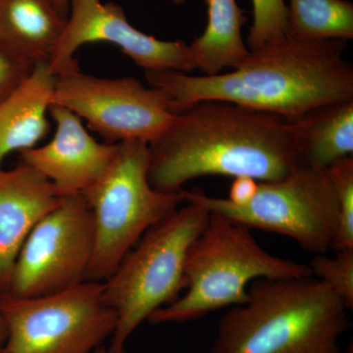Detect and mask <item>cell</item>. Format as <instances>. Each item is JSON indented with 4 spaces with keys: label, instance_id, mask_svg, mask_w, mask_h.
<instances>
[{
    "label": "cell",
    "instance_id": "7402d4cb",
    "mask_svg": "<svg viewBox=\"0 0 353 353\" xmlns=\"http://www.w3.org/2000/svg\"><path fill=\"white\" fill-rule=\"evenodd\" d=\"M34 66L31 61L0 43V103L24 82Z\"/></svg>",
    "mask_w": 353,
    "mask_h": 353
},
{
    "label": "cell",
    "instance_id": "5bb4252c",
    "mask_svg": "<svg viewBox=\"0 0 353 353\" xmlns=\"http://www.w3.org/2000/svg\"><path fill=\"white\" fill-rule=\"evenodd\" d=\"M57 75L48 62L34 64L31 74L0 103V169L9 153L38 146L48 136Z\"/></svg>",
    "mask_w": 353,
    "mask_h": 353
},
{
    "label": "cell",
    "instance_id": "83f0119b",
    "mask_svg": "<svg viewBox=\"0 0 353 353\" xmlns=\"http://www.w3.org/2000/svg\"><path fill=\"white\" fill-rule=\"evenodd\" d=\"M343 353H353L352 352V345H350V347H347V352H343Z\"/></svg>",
    "mask_w": 353,
    "mask_h": 353
},
{
    "label": "cell",
    "instance_id": "e0dca14e",
    "mask_svg": "<svg viewBox=\"0 0 353 353\" xmlns=\"http://www.w3.org/2000/svg\"><path fill=\"white\" fill-rule=\"evenodd\" d=\"M299 166L326 169L353 152V99L323 106L294 121Z\"/></svg>",
    "mask_w": 353,
    "mask_h": 353
},
{
    "label": "cell",
    "instance_id": "ba28073f",
    "mask_svg": "<svg viewBox=\"0 0 353 353\" xmlns=\"http://www.w3.org/2000/svg\"><path fill=\"white\" fill-rule=\"evenodd\" d=\"M104 283L85 281L39 297L4 292L7 338L0 353H92L117 326L116 311L103 299Z\"/></svg>",
    "mask_w": 353,
    "mask_h": 353
},
{
    "label": "cell",
    "instance_id": "ffe728a7",
    "mask_svg": "<svg viewBox=\"0 0 353 353\" xmlns=\"http://www.w3.org/2000/svg\"><path fill=\"white\" fill-rule=\"evenodd\" d=\"M253 23L248 34L250 51L288 36V6L285 0H252Z\"/></svg>",
    "mask_w": 353,
    "mask_h": 353
},
{
    "label": "cell",
    "instance_id": "4fadbf2b",
    "mask_svg": "<svg viewBox=\"0 0 353 353\" xmlns=\"http://www.w3.org/2000/svg\"><path fill=\"white\" fill-rule=\"evenodd\" d=\"M62 197L48 179L22 162L10 170L0 169V288L4 292L26 239Z\"/></svg>",
    "mask_w": 353,
    "mask_h": 353
},
{
    "label": "cell",
    "instance_id": "7a4b0ae2",
    "mask_svg": "<svg viewBox=\"0 0 353 353\" xmlns=\"http://www.w3.org/2000/svg\"><path fill=\"white\" fill-rule=\"evenodd\" d=\"M150 148L148 179L165 192H180L204 176L273 182L299 166L296 122L219 101H201L176 114Z\"/></svg>",
    "mask_w": 353,
    "mask_h": 353
},
{
    "label": "cell",
    "instance_id": "ac0fdd59",
    "mask_svg": "<svg viewBox=\"0 0 353 353\" xmlns=\"http://www.w3.org/2000/svg\"><path fill=\"white\" fill-rule=\"evenodd\" d=\"M288 36L299 41L353 39V4L348 0H289Z\"/></svg>",
    "mask_w": 353,
    "mask_h": 353
},
{
    "label": "cell",
    "instance_id": "484cf974",
    "mask_svg": "<svg viewBox=\"0 0 353 353\" xmlns=\"http://www.w3.org/2000/svg\"><path fill=\"white\" fill-rule=\"evenodd\" d=\"M92 353H109L108 348L101 345V347H97ZM118 353H127L126 350H122V352Z\"/></svg>",
    "mask_w": 353,
    "mask_h": 353
},
{
    "label": "cell",
    "instance_id": "8fae6325",
    "mask_svg": "<svg viewBox=\"0 0 353 353\" xmlns=\"http://www.w3.org/2000/svg\"><path fill=\"white\" fill-rule=\"evenodd\" d=\"M112 43L145 71L190 73L196 69L189 44L161 41L132 27L124 9L114 2L72 0L68 19L50 64L55 75L80 69L76 51L83 44Z\"/></svg>",
    "mask_w": 353,
    "mask_h": 353
},
{
    "label": "cell",
    "instance_id": "7c38bea8",
    "mask_svg": "<svg viewBox=\"0 0 353 353\" xmlns=\"http://www.w3.org/2000/svg\"><path fill=\"white\" fill-rule=\"evenodd\" d=\"M50 114L57 125L52 139L20 152L21 162L48 179L60 196L83 194L108 170L118 143L97 141L83 120L63 106L52 104Z\"/></svg>",
    "mask_w": 353,
    "mask_h": 353
},
{
    "label": "cell",
    "instance_id": "d4e9b609",
    "mask_svg": "<svg viewBox=\"0 0 353 353\" xmlns=\"http://www.w3.org/2000/svg\"><path fill=\"white\" fill-rule=\"evenodd\" d=\"M50 1L61 15L68 18L72 0H50Z\"/></svg>",
    "mask_w": 353,
    "mask_h": 353
},
{
    "label": "cell",
    "instance_id": "cb8c5ba5",
    "mask_svg": "<svg viewBox=\"0 0 353 353\" xmlns=\"http://www.w3.org/2000/svg\"><path fill=\"white\" fill-rule=\"evenodd\" d=\"M4 290L0 288V345L4 343L7 338V326L6 318H4L3 312L1 309V299L3 296Z\"/></svg>",
    "mask_w": 353,
    "mask_h": 353
},
{
    "label": "cell",
    "instance_id": "2e32d148",
    "mask_svg": "<svg viewBox=\"0 0 353 353\" xmlns=\"http://www.w3.org/2000/svg\"><path fill=\"white\" fill-rule=\"evenodd\" d=\"M204 2L208 6V25L203 34L189 46L196 69H201L205 76H214L223 69L236 68L250 55L241 36L248 16L236 0Z\"/></svg>",
    "mask_w": 353,
    "mask_h": 353
},
{
    "label": "cell",
    "instance_id": "d6986e66",
    "mask_svg": "<svg viewBox=\"0 0 353 353\" xmlns=\"http://www.w3.org/2000/svg\"><path fill=\"white\" fill-rule=\"evenodd\" d=\"M338 196L339 216L331 250L353 248V157H343L327 168Z\"/></svg>",
    "mask_w": 353,
    "mask_h": 353
},
{
    "label": "cell",
    "instance_id": "4316f807",
    "mask_svg": "<svg viewBox=\"0 0 353 353\" xmlns=\"http://www.w3.org/2000/svg\"><path fill=\"white\" fill-rule=\"evenodd\" d=\"M171 2H173L176 6H182V4L185 3V0H170Z\"/></svg>",
    "mask_w": 353,
    "mask_h": 353
},
{
    "label": "cell",
    "instance_id": "5b68a950",
    "mask_svg": "<svg viewBox=\"0 0 353 353\" xmlns=\"http://www.w3.org/2000/svg\"><path fill=\"white\" fill-rule=\"evenodd\" d=\"M185 202L150 228L103 282L104 301L118 316L109 353L125 350L139 325L185 290L188 254L211 215L199 202Z\"/></svg>",
    "mask_w": 353,
    "mask_h": 353
},
{
    "label": "cell",
    "instance_id": "9c48e42d",
    "mask_svg": "<svg viewBox=\"0 0 353 353\" xmlns=\"http://www.w3.org/2000/svg\"><path fill=\"white\" fill-rule=\"evenodd\" d=\"M94 248V217L85 196L62 197L26 239L6 292L44 296L85 282Z\"/></svg>",
    "mask_w": 353,
    "mask_h": 353
},
{
    "label": "cell",
    "instance_id": "277c9868",
    "mask_svg": "<svg viewBox=\"0 0 353 353\" xmlns=\"http://www.w3.org/2000/svg\"><path fill=\"white\" fill-rule=\"evenodd\" d=\"M310 276L309 265L271 254L253 238L252 229L211 213L208 226L188 254L185 292L155 311L148 321H194L245 303L254 281Z\"/></svg>",
    "mask_w": 353,
    "mask_h": 353
},
{
    "label": "cell",
    "instance_id": "8992f818",
    "mask_svg": "<svg viewBox=\"0 0 353 353\" xmlns=\"http://www.w3.org/2000/svg\"><path fill=\"white\" fill-rule=\"evenodd\" d=\"M150 145L141 141L118 143L105 173L83 192L92 209L94 248L87 281L108 280L153 226L183 201L178 192L152 187L148 179Z\"/></svg>",
    "mask_w": 353,
    "mask_h": 353
},
{
    "label": "cell",
    "instance_id": "30bf717a",
    "mask_svg": "<svg viewBox=\"0 0 353 353\" xmlns=\"http://www.w3.org/2000/svg\"><path fill=\"white\" fill-rule=\"evenodd\" d=\"M52 104L75 113L108 143L141 141L150 145L176 116L158 88L145 87L132 77L99 78L80 69L57 76Z\"/></svg>",
    "mask_w": 353,
    "mask_h": 353
},
{
    "label": "cell",
    "instance_id": "603a6c76",
    "mask_svg": "<svg viewBox=\"0 0 353 353\" xmlns=\"http://www.w3.org/2000/svg\"><path fill=\"white\" fill-rule=\"evenodd\" d=\"M259 183L250 176H243L234 178L233 183L230 188L228 201L234 205H245L252 201L256 194Z\"/></svg>",
    "mask_w": 353,
    "mask_h": 353
},
{
    "label": "cell",
    "instance_id": "3957f363",
    "mask_svg": "<svg viewBox=\"0 0 353 353\" xmlns=\"http://www.w3.org/2000/svg\"><path fill=\"white\" fill-rule=\"evenodd\" d=\"M348 311L313 276L254 281L248 301L221 318L208 353H343Z\"/></svg>",
    "mask_w": 353,
    "mask_h": 353
},
{
    "label": "cell",
    "instance_id": "44dd1931",
    "mask_svg": "<svg viewBox=\"0 0 353 353\" xmlns=\"http://www.w3.org/2000/svg\"><path fill=\"white\" fill-rule=\"evenodd\" d=\"M313 277L328 285L343 299L347 307L353 308V248L336 252L333 257L316 254L308 264Z\"/></svg>",
    "mask_w": 353,
    "mask_h": 353
},
{
    "label": "cell",
    "instance_id": "6da1fadb",
    "mask_svg": "<svg viewBox=\"0 0 353 353\" xmlns=\"http://www.w3.org/2000/svg\"><path fill=\"white\" fill-rule=\"evenodd\" d=\"M347 41H299L287 36L265 44L236 68L214 76L145 71L172 113L219 101L294 121L316 109L353 99V68L343 57Z\"/></svg>",
    "mask_w": 353,
    "mask_h": 353
},
{
    "label": "cell",
    "instance_id": "9a60e30c",
    "mask_svg": "<svg viewBox=\"0 0 353 353\" xmlns=\"http://www.w3.org/2000/svg\"><path fill=\"white\" fill-rule=\"evenodd\" d=\"M67 19L50 0H0V43L32 63L50 62Z\"/></svg>",
    "mask_w": 353,
    "mask_h": 353
},
{
    "label": "cell",
    "instance_id": "52a82bcc",
    "mask_svg": "<svg viewBox=\"0 0 353 353\" xmlns=\"http://www.w3.org/2000/svg\"><path fill=\"white\" fill-rule=\"evenodd\" d=\"M183 201H196L210 211L250 229L288 236L307 252L327 254L338 225L336 189L326 169L299 166L273 182H259L245 205L208 196L201 190H181Z\"/></svg>",
    "mask_w": 353,
    "mask_h": 353
}]
</instances>
